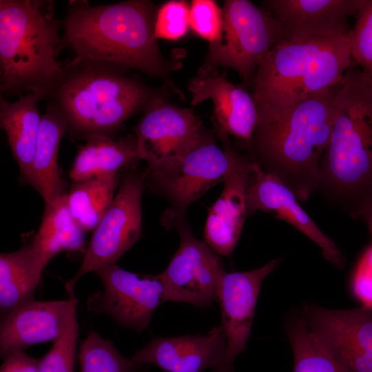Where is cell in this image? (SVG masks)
I'll list each match as a JSON object with an SVG mask.
<instances>
[{"instance_id":"1","label":"cell","mask_w":372,"mask_h":372,"mask_svg":"<svg viewBox=\"0 0 372 372\" xmlns=\"http://www.w3.org/2000/svg\"><path fill=\"white\" fill-rule=\"evenodd\" d=\"M61 21L64 48L75 52L73 61L91 60L138 70L161 78L179 95L169 78L176 64L166 61L154 26L157 9L147 0H130L91 6L87 1H70Z\"/></svg>"},{"instance_id":"2","label":"cell","mask_w":372,"mask_h":372,"mask_svg":"<svg viewBox=\"0 0 372 372\" xmlns=\"http://www.w3.org/2000/svg\"><path fill=\"white\" fill-rule=\"evenodd\" d=\"M335 119L317 191L354 217L372 202V76L351 65L333 96Z\"/></svg>"},{"instance_id":"3","label":"cell","mask_w":372,"mask_h":372,"mask_svg":"<svg viewBox=\"0 0 372 372\" xmlns=\"http://www.w3.org/2000/svg\"><path fill=\"white\" fill-rule=\"evenodd\" d=\"M128 68L83 60L63 64L60 80L45 101L64 118L72 139L113 134L156 96Z\"/></svg>"},{"instance_id":"4","label":"cell","mask_w":372,"mask_h":372,"mask_svg":"<svg viewBox=\"0 0 372 372\" xmlns=\"http://www.w3.org/2000/svg\"><path fill=\"white\" fill-rule=\"evenodd\" d=\"M336 86L258 123L251 141L261 167L282 180L302 201L317 191L321 161L334 123Z\"/></svg>"},{"instance_id":"5","label":"cell","mask_w":372,"mask_h":372,"mask_svg":"<svg viewBox=\"0 0 372 372\" xmlns=\"http://www.w3.org/2000/svg\"><path fill=\"white\" fill-rule=\"evenodd\" d=\"M52 0L0 1V92L44 100L60 80L65 48Z\"/></svg>"},{"instance_id":"6","label":"cell","mask_w":372,"mask_h":372,"mask_svg":"<svg viewBox=\"0 0 372 372\" xmlns=\"http://www.w3.org/2000/svg\"><path fill=\"white\" fill-rule=\"evenodd\" d=\"M352 63L349 31L340 37L282 40L262 60L252 81L258 123L339 84Z\"/></svg>"},{"instance_id":"7","label":"cell","mask_w":372,"mask_h":372,"mask_svg":"<svg viewBox=\"0 0 372 372\" xmlns=\"http://www.w3.org/2000/svg\"><path fill=\"white\" fill-rule=\"evenodd\" d=\"M222 10L225 41L209 45L198 75L223 66L249 83L265 56L285 39L283 30L267 9L248 0H227Z\"/></svg>"},{"instance_id":"8","label":"cell","mask_w":372,"mask_h":372,"mask_svg":"<svg viewBox=\"0 0 372 372\" xmlns=\"http://www.w3.org/2000/svg\"><path fill=\"white\" fill-rule=\"evenodd\" d=\"M219 136L224 149L211 136L203 134L194 147L174 164L144 172L145 187L161 194L172 204L169 215L184 216L191 204L213 186L224 181L241 157L230 145L227 135Z\"/></svg>"},{"instance_id":"9","label":"cell","mask_w":372,"mask_h":372,"mask_svg":"<svg viewBox=\"0 0 372 372\" xmlns=\"http://www.w3.org/2000/svg\"><path fill=\"white\" fill-rule=\"evenodd\" d=\"M145 187L144 172L131 170L125 174L113 201L93 231L79 270L65 284L67 292L74 291V286L85 274L116 264L140 239Z\"/></svg>"},{"instance_id":"10","label":"cell","mask_w":372,"mask_h":372,"mask_svg":"<svg viewBox=\"0 0 372 372\" xmlns=\"http://www.w3.org/2000/svg\"><path fill=\"white\" fill-rule=\"evenodd\" d=\"M184 218L169 216L179 233L180 245L167 268L157 274L163 286L164 301L209 306L217 301L226 271L216 253L194 236Z\"/></svg>"},{"instance_id":"11","label":"cell","mask_w":372,"mask_h":372,"mask_svg":"<svg viewBox=\"0 0 372 372\" xmlns=\"http://www.w3.org/2000/svg\"><path fill=\"white\" fill-rule=\"evenodd\" d=\"M139 160L146 170L169 166L199 141L203 132L193 110L180 108L156 95L134 130Z\"/></svg>"},{"instance_id":"12","label":"cell","mask_w":372,"mask_h":372,"mask_svg":"<svg viewBox=\"0 0 372 372\" xmlns=\"http://www.w3.org/2000/svg\"><path fill=\"white\" fill-rule=\"evenodd\" d=\"M300 316L348 372H372V308L332 309L307 304Z\"/></svg>"},{"instance_id":"13","label":"cell","mask_w":372,"mask_h":372,"mask_svg":"<svg viewBox=\"0 0 372 372\" xmlns=\"http://www.w3.org/2000/svg\"><path fill=\"white\" fill-rule=\"evenodd\" d=\"M104 290L89 302V309L111 316L135 331L146 329L156 309L164 301V289L157 275L141 276L116 264L94 272Z\"/></svg>"},{"instance_id":"14","label":"cell","mask_w":372,"mask_h":372,"mask_svg":"<svg viewBox=\"0 0 372 372\" xmlns=\"http://www.w3.org/2000/svg\"><path fill=\"white\" fill-rule=\"evenodd\" d=\"M280 262L276 258L255 269L223 275L217 294L227 342L223 372H234L235 359L245 350L261 285Z\"/></svg>"},{"instance_id":"15","label":"cell","mask_w":372,"mask_h":372,"mask_svg":"<svg viewBox=\"0 0 372 372\" xmlns=\"http://www.w3.org/2000/svg\"><path fill=\"white\" fill-rule=\"evenodd\" d=\"M248 214L257 210L273 212L314 242L324 258L340 269L344 257L335 242L318 227L303 209L294 192L274 175L254 161L253 173L247 191Z\"/></svg>"},{"instance_id":"16","label":"cell","mask_w":372,"mask_h":372,"mask_svg":"<svg viewBox=\"0 0 372 372\" xmlns=\"http://www.w3.org/2000/svg\"><path fill=\"white\" fill-rule=\"evenodd\" d=\"M227 342L221 326L205 335L156 337L131 358L140 366L152 364L166 372H223Z\"/></svg>"},{"instance_id":"17","label":"cell","mask_w":372,"mask_h":372,"mask_svg":"<svg viewBox=\"0 0 372 372\" xmlns=\"http://www.w3.org/2000/svg\"><path fill=\"white\" fill-rule=\"evenodd\" d=\"M62 300L30 301L3 315L0 355L4 358L39 343L54 341L65 328L77 300L74 291Z\"/></svg>"},{"instance_id":"18","label":"cell","mask_w":372,"mask_h":372,"mask_svg":"<svg viewBox=\"0 0 372 372\" xmlns=\"http://www.w3.org/2000/svg\"><path fill=\"white\" fill-rule=\"evenodd\" d=\"M365 0H268L264 3L280 23L284 40L333 37L348 33V19Z\"/></svg>"},{"instance_id":"19","label":"cell","mask_w":372,"mask_h":372,"mask_svg":"<svg viewBox=\"0 0 372 372\" xmlns=\"http://www.w3.org/2000/svg\"><path fill=\"white\" fill-rule=\"evenodd\" d=\"M188 90L192 105L207 99L213 101L214 118L219 134L251 142L258 121L255 100L242 87L229 82L226 72L219 74L215 69L198 75L189 81Z\"/></svg>"},{"instance_id":"20","label":"cell","mask_w":372,"mask_h":372,"mask_svg":"<svg viewBox=\"0 0 372 372\" xmlns=\"http://www.w3.org/2000/svg\"><path fill=\"white\" fill-rule=\"evenodd\" d=\"M253 163L241 156L225 177L221 194L208 210L205 242L217 254L230 256L240 238L248 214L247 191Z\"/></svg>"},{"instance_id":"21","label":"cell","mask_w":372,"mask_h":372,"mask_svg":"<svg viewBox=\"0 0 372 372\" xmlns=\"http://www.w3.org/2000/svg\"><path fill=\"white\" fill-rule=\"evenodd\" d=\"M67 133L64 118L47 103L41 116L32 165L24 181L40 194L45 205H52L67 194L66 184L61 177L58 165L60 143Z\"/></svg>"},{"instance_id":"22","label":"cell","mask_w":372,"mask_h":372,"mask_svg":"<svg viewBox=\"0 0 372 372\" xmlns=\"http://www.w3.org/2000/svg\"><path fill=\"white\" fill-rule=\"evenodd\" d=\"M40 101L32 93L21 95L13 102L0 97V125L24 181L32 165L41 127L42 115L37 105Z\"/></svg>"},{"instance_id":"23","label":"cell","mask_w":372,"mask_h":372,"mask_svg":"<svg viewBox=\"0 0 372 372\" xmlns=\"http://www.w3.org/2000/svg\"><path fill=\"white\" fill-rule=\"evenodd\" d=\"M85 141L80 145L69 173L74 183L118 174L121 169L132 168L139 160L135 136L114 139L97 135Z\"/></svg>"},{"instance_id":"24","label":"cell","mask_w":372,"mask_h":372,"mask_svg":"<svg viewBox=\"0 0 372 372\" xmlns=\"http://www.w3.org/2000/svg\"><path fill=\"white\" fill-rule=\"evenodd\" d=\"M45 266L30 244L0 255V311L2 315L32 301Z\"/></svg>"},{"instance_id":"25","label":"cell","mask_w":372,"mask_h":372,"mask_svg":"<svg viewBox=\"0 0 372 372\" xmlns=\"http://www.w3.org/2000/svg\"><path fill=\"white\" fill-rule=\"evenodd\" d=\"M85 232L68 207L66 194L56 203L45 205L41 225L30 246L46 267L61 251H85Z\"/></svg>"},{"instance_id":"26","label":"cell","mask_w":372,"mask_h":372,"mask_svg":"<svg viewBox=\"0 0 372 372\" xmlns=\"http://www.w3.org/2000/svg\"><path fill=\"white\" fill-rule=\"evenodd\" d=\"M118 174L99 176L74 183L67 194L68 207L85 231H94L115 197Z\"/></svg>"},{"instance_id":"27","label":"cell","mask_w":372,"mask_h":372,"mask_svg":"<svg viewBox=\"0 0 372 372\" xmlns=\"http://www.w3.org/2000/svg\"><path fill=\"white\" fill-rule=\"evenodd\" d=\"M293 355V372H348L324 347L300 316L287 321Z\"/></svg>"},{"instance_id":"28","label":"cell","mask_w":372,"mask_h":372,"mask_svg":"<svg viewBox=\"0 0 372 372\" xmlns=\"http://www.w3.org/2000/svg\"><path fill=\"white\" fill-rule=\"evenodd\" d=\"M81 372H135L138 367L123 357L109 340L93 331L82 342L79 353Z\"/></svg>"},{"instance_id":"29","label":"cell","mask_w":372,"mask_h":372,"mask_svg":"<svg viewBox=\"0 0 372 372\" xmlns=\"http://www.w3.org/2000/svg\"><path fill=\"white\" fill-rule=\"evenodd\" d=\"M79 329L76 309L50 351L39 360V372H74Z\"/></svg>"},{"instance_id":"30","label":"cell","mask_w":372,"mask_h":372,"mask_svg":"<svg viewBox=\"0 0 372 372\" xmlns=\"http://www.w3.org/2000/svg\"><path fill=\"white\" fill-rule=\"evenodd\" d=\"M349 30L352 60L372 76V0H365Z\"/></svg>"},{"instance_id":"31","label":"cell","mask_w":372,"mask_h":372,"mask_svg":"<svg viewBox=\"0 0 372 372\" xmlns=\"http://www.w3.org/2000/svg\"><path fill=\"white\" fill-rule=\"evenodd\" d=\"M189 21V28L209 45L223 41V10L215 1L193 0Z\"/></svg>"},{"instance_id":"32","label":"cell","mask_w":372,"mask_h":372,"mask_svg":"<svg viewBox=\"0 0 372 372\" xmlns=\"http://www.w3.org/2000/svg\"><path fill=\"white\" fill-rule=\"evenodd\" d=\"M189 6L185 1H169L157 9L153 39L177 40L184 37L189 28Z\"/></svg>"},{"instance_id":"33","label":"cell","mask_w":372,"mask_h":372,"mask_svg":"<svg viewBox=\"0 0 372 372\" xmlns=\"http://www.w3.org/2000/svg\"><path fill=\"white\" fill-rule=\"evenodd\" d=\"M350 290L362 306L372 308V246L356 264L350 279Z\"/></svg>"},{"instance_id":"34","label":"cell","mask_w":372,"mask_h":372,"mask_svg":"<svg viewBox=\"0 0 372 372\" xmlns=\"http://www.w3.org/2000/svg\"><path fill=\"white\" fill-rule=\"evenodd\" d=\"M39 360L19 351L3 358L0 372H39Z\"/></svg>"},{"instance_id":"35","label":"cell","mask_w":372,"mask_h":372,"mask_svg":"<svg viewBox=\"0 0 372 372\" xmlns=\"http://www.w3.org/2000/svg\"><path fill=\"white\" fill-rule=\"evenodd\" d=\"M354 218H362L365 222L372 236V202L362 206Z\"/></svg>"},{"instance_id":"36","label":"cell","mask_w":372,"mask_h":372,"mask_svg":"<svg viewBox=\"0 0 372 372\" xmlns=\"http://www.w3.org/2000/svg\"></svg>"}]
</instances>
